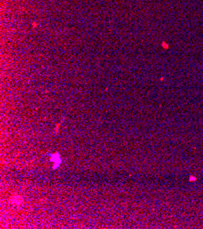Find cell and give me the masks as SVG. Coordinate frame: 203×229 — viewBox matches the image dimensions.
I'll return each instance as SVG.
<instances>
[{"instance_id":"cell-1","label":"cell","mask_w":203,"mask_h":229,"mask_svg":"<svg viewBox=\"0 0 203 229\" xmlns=\"http://www.w3.org/2000/svg\"><path fill=\"white\" fill-rule=\"evenodd\" d=\"M51 161L55 163V165H54V168H56V167H57L58 165H59L60 161H61V159L59 158V155H58L57 154H54V155L51 157Z\"/></svg>"}]
</instances>
